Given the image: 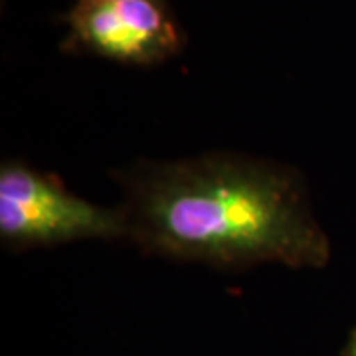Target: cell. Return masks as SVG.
<instances>
[{
  "label": "cell",
  "mask_w": 356,
  "mask_h": 356,
  "mask_svg": "<svg viewBox=\"0 0 356 356\" xmlns=\"http://www.w3.org/2000/svg\"><path fill=\"white\" fill-rule=\"evenodd\" d=\"M129 238L143 252L214 267L321 269L331 242L289 166L208 153L133 168L123 178Z\"/></svg>",
  "instance_id": "6da1fadb"
},
{
  "label": "cell",
  "mask_w": 356,
  "mask_h": 356,
  "mask_svg": "<svg viewBox=\"0 0 356 356\" xmlns=\"http://www.w3.org/2000/svg\"><path fill=\"white\" fill-rule=\"evenodd\" d=\"M0 238L10 248H46L79 240H127L123 208L76 196L54 175L20 163L0 170Z\"/></svg>",
  "instance_id": "7a4b0ae2"
},
{
  "label": "cell",
  "mask_w": 356,
  "mask_h": 356,
  "mask_svg": "<svg viewBox=\"0 0 356 356\" xmlns=\"http://www.w3.org/2000/svg\"><path fill=\"white\" fill-rule=\"evenodd\" d=\"M62 48L127 65H156L177 56L184 36L168 0H76L62 16Z\"/></svg>",
  "instance_id": "3957f363"
},
{
  "label": "cell",
  "mask_w": 356,
  "mask_h": 356,
  "mask_svg": "<svg viewBox=\"0 0 356 356\" xmlns=\"http://www.w3.org/2000/svg\"><path fill=\"white\" fill-rule=\"evenodd\" d=\"M343 356H356V329L350 332V337H348V341H346Z\"/></svg>",
  "instance_id": "277c9868"
}]
</instances>
